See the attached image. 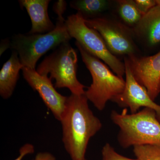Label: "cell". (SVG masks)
Here are the masks:
<instances>
[{"label": "cell", "instance_id": "6da1fadb", "mask_svg": "<svg viewBox=\"0 0 160 160\" xmlns=\"http://www.w3.org/2000/svg\"><path fill=\"white\" fill-rule=\"evenodd\" d=\"M85 94L67 97L60 122L62 142L72 160H84L89 140L102 129V123L89 108Z\"/></svg>", "mask_w": 160, "mask_h": 160}, {"label": "cell", "instance_id": "277c9868", "mask_svg": "<svg viewBox=\"0 0 160 160\" xmlns=\"http://www.w3.org/2000/svg\"><path fill=\"white\" fill-rule=\"evenodd\" d=\"M64 18H58L55 28L44 34H15L12 38L11 48L17 52L24 67L35 69L37 63L47 52L56 49L72 38L65 25Z\"/></svg>", "mask_w": 160, "mask_h": 160}, {"label": "cell", "instance_id": "7402d4cb", "mask_svg": "<svg viewBox=\"0 0 160 160\" xmlns=\"http://www.w3.org/2000/svg\"><path fill=\"white\" fill-rule=\"evenodd\" d=\"M11 48V42L8 39L6 38L2 40L1 42V49H0V55L1 56L3 54L6 49Z\"/></svg>", "mask_w": 160, "mask_h": 160}, {"label": "cell", "instance_id": "9a60e30c", "mask_svg": "<svg viewBox=\"0 0 160 160\" xmlns=\"http://www.w3.org/2000/svg\"><path fill=\"white\" fill-rule=\"evenodd\" d=\"M116 12L119 20L130 29H134L143 15L138 9L134 0L115 1Z\"/></svg>", "mask_w": 160, "mask_h": 160}, {"label": "cell", "instance_id": "8992f818", "mask_svg": "<svg viewBox=\"0 0 160 160\" xmlns=\"http://www.w3.org/2000/svg\"><path fill=\"white\" fill-rule=\"evenodd\" d=\"M65 25L71 38L90 54L102 60L120 78L126 74L124 62L112 54L101 35L95 29L88 27L78 12L69 16Z\"/></svg>", "mask_w": 160, "mask_h": 160}, {"label": "cell", "instance_id": "8fae6325", "mask_svg": "<svg viewBox=\"0 0 160 160\" xmlns=\"http://www.w3.org/2000/svg\"><path fill=\"white\" fill-rule=\"evenodd\" d=\"M137 42L145 48L155 49L160 45V6H156L143 15L132 29Z\"/></svg>", "mask_w": 160, "mask_h": 160}, {"label": "cell", "instance_id": "ffe728a7", "mask_svg": "<svg viewBox=\"0 0 160 160\" xmlns=\"http://www.w3.org/2000/svg\"><path fill=\"white\" fill-rule=\"evenodd\" d=\"M67 2L63 0H58L53 5V10L58 15V18H63V15L67 8Z\"/></svg>", "mask_w": 160, "mask_h": 160}, {"label": "cell", "instance_id": "44dd1931", "mask_svg": "<svg viewBox=\"0 0 160 160\" xmlns=\"http://www.w3.org/2000/svg\"><path fill=\"white\" fill-rule=\"evenodd\" d=\"M32 160H57L53 155L49 152H44L38 153Z\"/></svg>", "mask_w": 160, "mask_h": 160}, {"label": "cell", "instance_id": "9c48e42d", "mask_svg": "<svg viewBox=\"0 0 160 160\" xmlns=\"http://www.w3.org/2000/svg\"><path fill=\"white\" fill-rule=\"evenodd\" d=\"M124 62L126 66L125 88L121 94L112 101L120 107L129 108L131 113H136L142 107L153 109L160 122V106L152 99L146 88L135 79L127 61L124 59Z\"/></svg>", "mask_w": 160, "mask_h": 160}, {"label": "cell", "instance_id": "30bf717a", "mask_svg": "<svg viewBox=\"0 0 160 160\" xmlns=\"http://www.w3.org/2000/svg\"><path fill=\"white\" fill-rule=\"evenodd\" d=\"M22 70L26 82L38 93L54 118L60 121L65 110L67 97L62 95L57 91L49 77L39 74L36 69L23 67Z\"/></svg>", "mask_w": 160, "mask_h": 160}, {"label": "cell", "instance_id": "cb8c5ba5", "mask_svg": "<svg viewBox=\"0 0 160 160\" xmlns=\"http://www.w3.org/2000/svg\"><path fill=\"white\" fill-rule=\"evenodd\" d=\"M84 160H88L86 159H85Z\"/></svg>", "mask_w": 160, "mask_h": 160}, {"label": "cell", "instance_id": "603a6c76", "mask_svg": "<svg viewBox=\"0 0 160 160\" xmlns=\"http://www.w3.org/2000/svg\"><path fill=\"white\" fill-rule=\"evenodd\" d=\"M156 2L157 5L160 6V0H156Z\"/></svg>", "mask_w": 160, "mask_h": 160}, {"label": "cell", "instance_id": "2e32d148", "mask_svg": "<svg viewBox=\"0 0 160 160\" xmlns=\"http://www.w3.org/2000/svg\"><path fill=\"white\" fill-rule=\"evenodd\" d=\"M133 152L139 160H160V144L134 146Z\"/></svg>", "mask_w": 160, "mask_h": 160}, {"label": "cell", "instance_id": "3957f363", "mask_svg": "<svg viewBox=\"0 0 160 160\" xmlns=\"http://www.w3.org/2000/svg\"><path fill=\"white\" fill-rule=\"evenodd\" d=\"M75 45L92 77V83L85 95L97 109L102 111L109 100L112 101L122 92L125 80L112 72L107 65L86 51L78 43L76 42Z\"/></svg>", "mask_w": 160, "mask_h": 160}, {"label": "cell", "instance_id": "ac0fdd59", "mask_svg": "<svg viewBox=\"0 0 160 160\" xmlns=\"http://www.w3.org/2000/svg\"><path fill=\"white\" fill-rule=\"evenodd\" d=\"M138 9L143 15L157 6L156 0H134Z\"/></svg>", "mask_w": 160, "mask_h": 160}, {"label": "cell", "instance_id": "5b68a950", "mask_svg": "<svg viewBox=\"0 0 160 160\" xmlns=\"http://www.w3.org/2000/svg\"><path fill=\"white\" fill-rule=\"evenodd\" d=\"M78 56L69 42L60 45L42 62L36 71L43 76L55 80V88H67L72 94H85L86 86L77 76Z\"/></svg>", "mask_w": 160, "mask_h": 160}, {"label": "cell", "instance_id": "4fadbf2b", "mask_svg": "<svg viewBox=\"0 0 160 160\" xmlns=\"http://www.w3.org/2000/svg\"><path fill=\"white\" fill-rule=\"evenodd\" d=\"M24 67L17 52L13 50L9 60L4 63L0 72V95L4 99L11 97Z\"/></svg>", "mask_w": 160, "mask_h": 160}, {"label": "cell", "instance_id": "5bb4252c", "mask_svg": "<svg viewBox=\"0 0 160 160\" xmlns=\"http://www.w3.org/2000/svg\"><path fill=\"white\" fill-rule=\"evenodd\" d=\"M114 4L108 0H75L70 2V6L86 20L102 16Z\"/></svg>", "mask_w": 160, "mask_h": 160}, {"label": "cell", "instance_id": "e0dca14e", "mask_svg": "<svg viewBox=\"0 0 160 160\" xmlns=\"http://www.w3.org/2000/svg\"><path fill=\"white\" fill-rule=\"evenodd\" d=\"M102 160H139L129 158L118 153L109 143L103 146L102 151Z\"/></svg>", "mask_w": 160, "mask_h": 160}, {"label": "cell", "instance_id": "7c38bea8", "mask_svg": "<svg viewBox=\"0 0 160 160\" xmlns=\"http://www.w3.org/2000/svg\"><path fill=\"white\" fill-rule=\"evenodd\" d=\"M50 0H20V6L25 8L31 20L32 28L28 34H44L55 28L48 14Z\"/></svg>", "mask_w": 160, "mask_h": 160}, {"label": "cell", "instance_id": "d6986e66", "mask_svg": "<svg viewBox=\"0 0 160 160\" xmlns=\"http://www.w3.org/2000/svg\"><path fill=\"white\" fill-rule=\"evenodd\" d=\"M35 152V147L30 143H26L20 148L18 156L14 160H22L28 155L32 154Z\"/></svg>", "mask_w": 160, "mask_h": 160}, {"label": "cell", "instance_id": "7a4b0ae2", "mask_svg": "<svg viewBox=\"0 0 160 160\" xmlns=\"http://www.w3.org/2000/svg\"><path fill=\"white\" fill-rule=\"evenodd\" d=\"M111 119L120 129L118 139L124 148L130 146L160 144V122L153 109L144 108L136 113L112 112Z\"/></svg>", "mask_w": 160, "mask_h": 160}, {"label": "cell", "instance_id": "ba28073f", "mask_svg": "<svg viewBox=\"0 0 160 160\" xmlns=\"http://www.w3.org/2000/svg\"><path fill=\"white\" fill-rule=\"evenodd\" d=\"M138 82L146 88L154 101L160 92V51L149 56L124 58Z\"/></svg>", "mask_w": 160, "mask_h": 160}, {"label": "cell", "instance_id": "52a82bcc", "mask_svg": "<svg viewBox=\"0 0 160 160\" xmlns=\"http://www.w3.org/2000/svg\"><path fill=\"white\" fill-rule=\"evenodd\" d=\"M85 21L88 27L100 33L109 51L117 57L141 55V50L132 29L124 25L117 18L103 15Z\"/></svg>", "mask_w": 160, "mask_h": 160}]
</instances>
